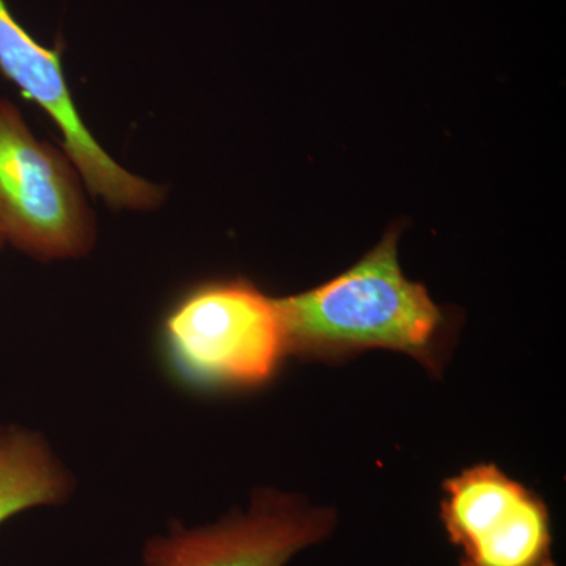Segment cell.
Instances as JSON below:
<instances>
[{
  "instance_id": "1",
  "label": "cell",
  "mask_w": 566,
  "mask_h": 566,
  "mask_svg": "<svg viewBox=\"0 0 566 566\" xmlns=\"http://www.w3.org/2000/svg\"><path fill=\"white\" fill-rule=\"evenodd\" d=\"M400 227L344 274L308 292L277 300L286 353L335 357L368 348L394 349L438 370L447 316L422 283L398 263Z\"/></svg>"
},
{
  "instance_id": "2",
  "label": "cell",
  "mask_w": 566,
  "mask_h": 566,
  "mask_svg": "<svg viewBox=\"0 0 566 566\" xmlns=\"http://www.w3.org/2000/svg\"><path fill=\"white\" fill-rule=\"evenodd\" d=\"M167 360L189 386L253 387L286 353L277 300L244 279L193 286L163 324Z\"/></svg>"
},
{
  "instance_id": "3",
  "label": "cell",
  "mask_w": 566,
  "mask_h": 566,
  "mask_svg": "<svg viewBox=\"0 0 566 566\" xmlns=\"http://www.w3.org/2000/svg\"><path fill=\"white\" fill-rule=\"evenodd\" d=\"M0 226L6 240L39 260L91 251L95 221L77 175L21 112L0 99Z\"/></svg>"
},
{
  "instance_id": "4",
  "label": "cell",
  "mask_w": 566,
  "mask_h": 566,
  "mask_svg": "<svg viewBox=\"0 0 566 566\" xmlns=\"http://www.w3.org/2000/svg\"><path fill=\"white\" fill-rule=\"evenodd\" d=\"M441 520L458 566H557L545 502L493 464L447 480Z\"/></svg>"
},
{
  "instance_id": "5",
  "label": "cell",
  "mask_w": 566,
  "mask_h": 566,
  "mask_svg": "<svg viewBox=\"0 0 566 566\" xmlns=\"http://www.w3.org/2000/svg\"><path fill=\"white\" fill-rule=\"evenodd\" d=\"M0 73L55 122L71 161L93 193L115 210H153L163 203L159 186L123 169L95 140L71 98L61 54L33 39L6 0H0Z\"/></svg>"
},
{
  "instance_id": "6",
  "label": "cell",
  "mask_w": 566,
  "mask_h": 566,
  "mask_svg": "<svg viewBox=\"0 0 566 566\" xmlns=\"http://www.w3.org/2000/svg\"><path fill=\"white\" fill-rule=\"evenodd\" d=\"M331 510L262 494L243 515L199 528L177 524L145 546L144 566H285L333 532Z\"/></svg>"
},
{
  "instance_id": "7",
  "label": "cell",
  "mask_w": 566,
  "mask_h": 566,
  "mask_svg": "<svg viewBox=\"0 0 566 566\" xmlns=\"http://www.w3.org/2000/svg\"><path fill=\"white\" fill-rule=\"evenodd\" d=\"M70 480L40 436L0 427V524L33 509L57 505Z\"/></svg>"
},
{
  "instance_id": "8",
  "label": "cell",
  "mask_w": 566,
  "mask_h": 566,
  "mask_svg": "<svg viewBox=\"0 0 566 566\" xmlns=\"http://www.w3.org/2000/svg\"><path fill=\"white\" fill-rule=\"evenodd\" d=\"M6 234H3L2 226H0V249H2V245L6 244Z\"/></svg>"
}]
</instances>
